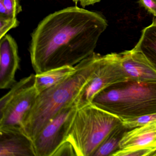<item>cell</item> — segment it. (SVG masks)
<instances>
[{"instance_id": "8992f818", "label": "cell", "mask_w": 156, "mask_h": 156, "mask_svg": "<svg viewBox=\"0 0 156 156\" xmlns=\"http://www.w3.org/2000/svg\"><path fill=\"white\" fill-rule=\"evenodd\" d=\"M127 80L119 53H112L104 55L98 54L92 77L76 100L77 108L92 103L95 97L104 89Z\"/></svg>"}, {"instance_id": "d6986e66", "label": "cell", "mask_w": 156, "mask_h": 156, "mask_svg": "<svg viewBox=\"0 0 156 156\" xmlns=\"http://www.w3.org/2000/svg\"><path fill=\"white\" fill-rule=\"evenodd\" d=\"M76 156L73 145L67 141L64 142L56 150L53 156Z\"/></svg>"}, {"instance_id": "44dd1931", "label": "cell", "mask_w": 156, "mask_h": 156, "mask_svg": "<svg viewBox=\"0 0 156 156\" xmlns=\"http://www.w3.org/2000/svg\"><path fill=\"white\" fill-rule=\"evenodd\" d=\"M101 0H80V4L83 8H85L89 5H94L95 3L99 2Z\"/></svg>"}, {"instance_id": "8fae6325", "label": "cell", "mask_w": 156, "mask_h": 156, "mask_svg": "<svg viewBox=\"0 0 156 156\" xmlns=\"http://www.w3.org/2000/svg\"><path fill=\"white\" fill-rule=\"evenodd\" d=\"M140 147H156V121L126 131L119 149Z\"/></svg>"}, {"instance_id": "30bf717a", "label": "cell", "mask_w": 156, "mask_h": 156, "mask_svg": "<svg viewBox=\"0 0 156 156\" xmlns=\"http://www.w3.org/2000/svg\"><path fill=\"white\" fill-rule=\"evenodd\" d=\"M119 54L121 66L127 80L156 81V70L142 53L133 48Z\"/></svg>"}, {"instance_id": "2e32d148", "label": "cell", "mask_w": 156, "mask_h": 156, "mask_svg": "<svg viewBox=\"0 0 156 156\" xmlns=\"http://www.w3.org/2000/svg\"><path fill=\"white\" fill-rule=\"evenodd\" d=\"M156 156V147L131 148L119 149L112 156Z\"/></svg>"}, {"instance_id": "e0dca14e", "label": "cell", "mask_w": 156, "mask_h": 156, "mask_svg": "<svg viewBox=\"0 0 156 156\" xmlns=\"http://www.w3.org/2000/svg\"><path fill=\"white\" fill-rule=\"evenodd\" d=\"M22 11V7L19 0H4L0 5V16H6L15 18Z\"/></svg>"}, {"instance_id": "6da1fadb", "label": "cell", "mask_w": 156, "mask_h": 156, "mask_svg": "<svg viewBox=\"0 0 156 156\" xmlns=\"http://www.w3.org/2000/svg\"><path fill=\"white\" fill-rule=\"evenodd\" d=\"M107 26L102 15L77 6L46 16L31 34L29 51L35 73L75 66L94 52Z\"/></svg>"}, {"instance_id": "4fadbf2b", "label": "cell", "mask_w": 156, "mask_h": 156, "mask_svg": "<svg viewBox=\"0 0 156 156\" xmlns=\"http://www.w3.org/2000/svg\"><path fill=\"white\" fill-rule=\"evenodd\" d=\"M134 49L142 53L156 70V18L143 29Z\"/></svg>"}, {"instance_id": "7a4b0ae2", "label": "cell", "mask_w": 156, "mask_h": 156, "mask_svg": "<svg viewBox=\"0 0 156 156\" xmlns=\"http://www.w3.org/2000/svg\"><path fill=\"white\" fill-rule=\"evenodd\" d=\"M98 54L94 52L76 65L75 72L58 84L39 94L25 119L23 129L32 140L62 109L76 103L95 69Z\"/></svg>"}, {"instance_id": "9a60e30c", "label": "cell", "mask_w": 156, "mask_h": 156, "mask_svg": "<svg viewBox=\"0 0 156 156\" xmlns=\"http://www.w3.org/2000/svg\"><path fill=\"white\" fill-rule=\"evenodd\" d=\"M120 119L122 124L128 129H133L156 121V113Z\"/></svg>"}, {"instance_id": "ba28073f", "label": "cell", "mask_w": 156, "mask_h": 156, "mask_svg": "<svg viewBox=\"0 0 156 156\" xmlns=\"http://www.w3.org/2000/svg\"><path fill=\"white\" fill-rule=\"evenodd\" d=\"M20 59L18 44L14 38L7 34L0 39V88H11L17 81L15 76Z\"/></svg>"}, {"instance_id": "ac0fdd59", "label": "cell", "mask_w": 156, "mask_h": 156, "mask_svg": "<svg viewBox=\"0 0 156 156\" xmlns=\"http://www.w3.org/2000/svg\"><path fill=\"white\" fill-rule=\"evenodd\" d=\"M19 24L20 22L16 18L0 16V39L6 35L10 30L18 27Z\"/></svg>"}, {"instance_id": "7402d4cb", "label": "cell", "mask_w": 156, "mask_h": 156, "mask_svg": "<svg viewBox=\"0 0 156 156\" xmlns=\"http://www.w3.org/2000/svg\"><path fill=\"white\" fill-rule=\"evenodd\" d=\"M73 2H74L75 3H78V2H79V1L80 0H72Z\"/></svg>"}, {"instance_id": "ffe728a7", "label": "cell", "mask_w": 156, "mask_h": 156, "mask_svg": "<svg viewBox=\"0 0 156 156\" xmlns=\"http://www.w3.org/2000/svg\"><path fill=\"white\" fill-rule=\"evenodd\" d=\"M140 4L156 17V0H139Z\"/></svg>"}, {"instance_id": "7c38bea8", "label": "cell", "mask_w": 156, "mask_h": 156, "mask_svg": "<svg viewBox=\"0 0 156 156\" xmlns=\"http://www.w3.org/2000/svg\"><path fill=\"white\" fill-rule=\"evenodd\" d=\"M75 66H65L35 74V87L39 94L58 84L69 77Z\"/></svg>"}, {"instance_id": "3957f363", "label": "cell", "mask_w": 156, "mask_h": 156, "mask_svg": "<svg viewBox=\"0 0 156 156\" xmlns=\"http://www.w3.org/2000/svg\"><path fill=\"white\" fill-rule=\"evenodd\" d=\"M92 103L120 119L156 113V81L115 84L98 94Z\"/></svg>"}, {"instance_id": "277c9868", "label": "cell", "mask_w": 156, "mask_h": 156, "mask_svg": "<svg viewBox=\"0 0 156 156\" xmlns=\"http://www.w3.org/2000/svg\"><path fill=\"white\" fill-rule=\"evenodd\" d=\"M122 124L120 118L91 103L77 108L66 141L77 156H93L109 133Z\"/></svg>"}, {"instance_id": "9c48e42d", "label": "cell", "mask_w": 156, "mask_h": 156, "mask_svg": "<svg viewBox=\"0 0 156 156\" xmlns=\"http://www.w3.org/2000/svg\"><path fill=\"white\" fill-rule=\"evenodd\" d=\"M0 156H36L33 140L22 128H0Z\"/></svg>"}, {"instance_id": "52a82bcc", "label": "cell", "mask_w": 156, "mask_h": 156, "mask_svg": "<svg viewBox=\"0 0 156 156\" xmlns=\"http://www.w3.org/2000/svg\"><path fill=\"white\" fill-rule=\"evenodd\" d=\"M77 109L76 103L66 107L50 119L33 140L36 156H53L66 141Z\"/></svg>"}, {"instance_id": "5b68a950", "label": "cell", "mask_w": 156, "mask_h": 156, "mask_svg": "<svg viewBox=\"0 0 156 156\" xmlns=\"http://www.w3.org/2000/svg\"><path fill=\"white\" fill-rule=\"evenodd\" d=\"M35 74L21 79L0 100V128L23 129L26 117L39 93L35 87Z\"/></svg>"}, {"instance_id": "5bb4252c", "label": "cell", "mask_w": 156, "mask_h": 156, "mask_svg": "<svg viewBox=\"0 0 156 156\" xmlns=\"http://www.w3.org/2000/svg\"><path fill=\"white\" fill-rule=\"evenodd\" d=\"M128 129L121 124L113 129L105 139L93 156H112L119 149V144Z\"/></svg>"}]
</instances>
